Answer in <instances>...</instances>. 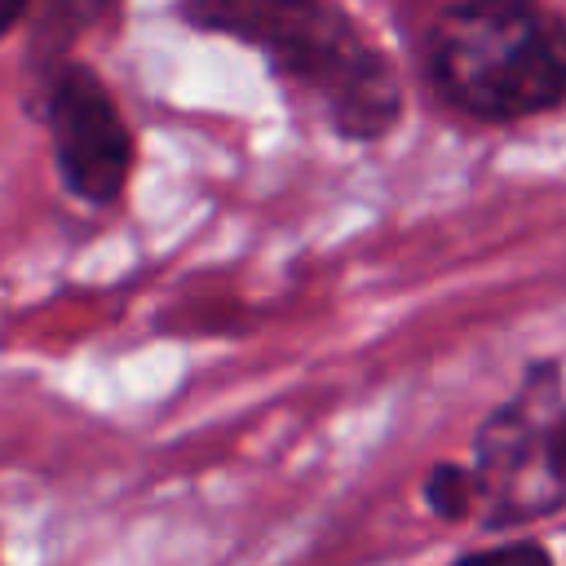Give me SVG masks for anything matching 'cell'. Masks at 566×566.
Listing matches in <instances>:
<instances>
[{
	"label": "cell",
	"mask_w": 566,
	"mask_h": 566,
	"mask_svg": "<svg viewBox=\"0 0 566 566\" xmlns=\"http://www.w3.org/2000/svg\"><path fill=\"white\" fill-rule=\"evenodd\" d=\"M460 562H531V566H548L553 553L539 544V539H504L495 548H473L464 553Z\"/></svg>",
	"instance_id": "8"
},
{
	"label": "cell",
	"mask_w": 566,
	"mask_h": 566,
	"mask_svg": "<svg viewBox=\"0 0 566 566\" xmlns=\"http://www.w3.org/2000/svg\"><path fill=\"white\" fill-rule=\"evenodd\" d=\"M539 473L553 509L566 504V398H557L544 416V442H539Z\"/></svg>",
	"instance_id": "7"
},
{
	"label": "cell",
	"mask_w": 566,
	"mask_h": 566,
	"mask_svg": "<svg viewBox=\"0 0 566 566\" xmlns=\"http://www.w3.org/2000/svg\"><path fill=\"white\" fill-rule=\"evenodd\" d=\"M177 13L195 31L256 49L340 142H380L402 119L394 57L340 0H177Z\"/></svg>",
	"instance_id": "1"
},
{
	"label": "cell",
	"mask_w": 566,
	"mask_h": 566,
	"mask_svg": "<svg viewBox=\"0 0 566 566\" xmlns=\"http://www.w3.org/2000/svg\"><path fill=\"white\" fill-rule=\"evenodd\" d=\"M124 0H35L27 13V75L35 88L71 57L88 31H115Z\"/></svg>",
	"instance_id": "5"
},
{
	"label": "cell",
	"mask_w": 566,
	"mask_h": 566,
	"mask_svg": "<svg viewBox=\"0 0 566 566\" xmlns=\"http://www.w3.org/2000/svg\"><path fill=\"white\" fill-rule=\"evenodd\" d=\"M429 88L460 115L513 124L566 102V18L539 0H451L424 35Z\"/></svg>",
	"instance_id": "2"
},
{
	"label": "cell",
	"mask_w": 566,
	"mask_h": 566,
	"mask_svg": "<svg viewBox=\"0 0 566 566\" xmlns=\"http://www.w3.org/2000/svg\"><path fill=\"white\" fill-rule=\"evenodd\" d=\"M420 495L429 504V513L438 522H464L473 509H478V473L473 464H455V460H438L424 482H420Z\"/></svg>",
	"instance_id": "6"
},
{
	"label": "cell",
	"mask_w": 566,
	"mask_h": 566,
	"mask_svg": "<svg viewBox=\"0 0 566 566\" xmlns=\"http://www.w3.org/2000/svg\"><path fill=\"white\" fill-rule=\"evenodd\" d=\"M31 115L49 128L62 190L88 208L119 203L137 164V142L106 80L88 62L66 57L40 84V106H31Z\"/></svg>",
	"instance_id": "3"
},
{
	"label": "cell",
	"mask_w": 566,
	"mask_h": 566,
	"mask_svg": "<svg viewBox=\"0 0 566 566\" xmlns=\"http://www.w3.org/2000/svg\"><path fill=\"white\" fill-rule=\"evenodd\" d=\"M31 4H35V0H0V40H4V35H13V27H22V22H27Z\"/></svg>",
	"instance_id": "9"
},
{
	"label": "cell",
	"mask_w": 566,
	"mask_h": 566,
	"mask_svg": "<svg viewBox=\"0 0 566 566\" xmlns=\"http://www.w3.org/2000/svg\"><path fill=\"white\" fill-rule=\"evenodd\" d=\"M557 398H562V363L539 358L526 367L522 389L478 424L473 473H478L482 500L491 504L482 517L491 531L553 513V500L539 473V442H544V416Z\"/></svg>",
	"instance_id": "4"
}]
</instances>
